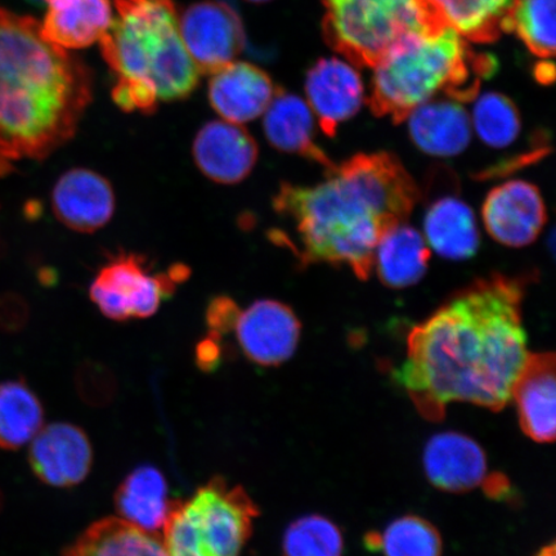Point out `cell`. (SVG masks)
<instances>
[{
  "mask_svg": "<svg viewBox=\"0 0 556 556\" xmlns=\"http://www.w3.org/2000/svg\"><path fill=\"white\" fill-rule=\"evenodd\" d=\"M495 66V59L472 52L450 26L409 34L374 67L368 103L375 115L400 124L440 92L456 102L475 100L482 79L491 78Z\"/></svg>",
  "mask_w": 556,
  "mask_h": 556,
  "instance_id": "obj_5",
  "label": "cell"
},
{
  "mask_svg": "<svg viewBox=\"0 0 556 556\" xmlns=\"http://www.w3.org/2000/svg\"><path fill=\"white\" fill-rule=\"evenodd\" d=\"M192 155L206 178L231 186L250 176L258 162L260 149L240 124L214 121L198 131Z\"/></svg>",
  "mask_w": 556,
  "mask_h": 556,
  "instance_id": "obj_12",
  "label": "cell"
},
{
  "mask_svg": "<svg viewBox=\"0 0 556 556\" xmlns=\"http://www.w3.org/2000/svg\"><path fill=\"white\" fill-rule=\"evenodd\" d=\"M475 128L491 148L503 149L518 138L521 128L519 111L514 102L500 93H486L477 101Z\"/></svg>",
  "mask_w": 556,
  "mask_h": 556,
  "instance_id": "obj_31",
  "label": "cell"
},
{
  "mask_svg": "<svg viewBox=\"0 0 556 556\" xmlns=\"http://www.w3.org/2000/svg\"><path fill=\"white\" fill-rule=\"evenodd\" d=\"M52 208L55 218L65 227L79 233H93L113 218V186L94 170L70 169L53 187Z\"/></svg>",
  "mask_w": 556,
  "mask_h": 556,
  "instance_id": "obj_13",
  "label": "cell"
},
{
  "mask_svg": "<svg viewBox=\"0 0 556 556\" xmlns=\"http://www.w3.org/2000/svg\"><path fill=\"white\" fill-rule=\"evenodd\" d=\"M173 504L165 478L152 467L131 472L115 495L116 510L122 518L150 533H157L164 527Z\"/></svg>",
  "mask_w": 556,
  "mask_h": 556,
  "instance_id": "obj_24",
  "label": "cell"
},
{
  "mask_svg": "<svg viewBox=\"0 0 556 556\" xmlns=\"http://www.w3.org/2000/svg\"><path fill=\"white\" fill-rule=\"evenodd\" d=\"M504 31H516L538 58H553L555 0H516L504 21Z\"/></svg>",
  "mask_w": 556,
  "mask_h": 556,
  "instance_id": "obj_29",
  "label": "cell"
},
{
  "mask_svg": "<svg viewBox=\"0 0 556 556\" xmlns=\"http://www.w3.org/2000/svg\"><path fill=\"white\" fill-rule=\"evenodd\" d=\"M275 92L269 76L248 62L233 61L213 74L208 83V102L215 113L233 124H245L261 116Z\"/></svg>",
  "mask_w": 556,
  "mask_h": 556,
  "instance_id": "obj_18",
  "label": "cell"
},
{
  "mask_svg": "<svg viewBox=\"0 0 556 556\" xmlns=\"http://www.w3.org/2000/svg\"><path fill=\"white\" fill-rule=\"evenodd\" d=\"M92 97L85 62L48 40L37 20L0 9V172L72 141Z\"/></svg>",
  "mask_w": 556,
  "mask_h": 556,
  "instance_id": "obj_3",
  "label": "cell"
},
{
  "mask_svg": "<svg viewBox=\"0 0 556 556\" xmlns=\"http://www.w3.org/2000/svg\"><path fill=\"white\" fill-rule=\"evenodd\" d=\"M224 352L225 346L222 345V340L207 333L197 348L198 365L206 371L215 370L220 364Z\"/></svg>",
  "mask_w": 556,
  "mask_h": 556,
  "instance_id": "obj_34",
  "label": "cell"
},
{
  "mask_svg": "<svg viewBox=\"0 0 556 556\" xmlns=\"http://www.w3.org/2000/svg\"><path fill=\"white\" fill-rule=\"evenodd\" d=\"M536 556H555V546L552 544L551 546H546L542 548V551Z\"/></svg>",
  "mask_w": 556,
  "mask_h": 556,
  "instance_id": "obj_37",
  "label": "cell"
},
{
  "mask_svg": "<svg viewBox=\"0 0 556 556\" xmlns=\"http://www.w3.org/2000/svg\"><path fill=\"white\" fill-rule=\"evenodd\" d=\"M429 258V248L420 232L401 224L382 236L375 252L374 268L386 287L406 289L426 275Z\"/></svg>",
  "mask_w": 556,
  "mask_h": 556,
  "instance_id": "obj_23",
  "label": "cell"
},
{
  "mask_svg": "<svg viewBox=\"0 0 556 556\" xmlns=\"http://www.w3.org/2000/svg\"><path fill=\"white\" fill-rule=\"evenodd\" d=\"M75 381L81 400L89 405L103 406L114 399L116 392L114 375L102 365L83 364L76 372Z\"/></svg>",
  "mask_w": 556,
  "mask_h": 556,
  "instance_id": "obj_32",
  "label": "cell"
},
{
  "mask_svg": "<svg viewBox=\"0 0 556 556\" xmlns=\"http://www.w3.org/2000/svg\"><path fill=\"white\" fill-rule=\"evenodd\" d=\"M437 27L450 26L476 43H492L504 31V21L516 0H419Z\"/></svg>",
  "mask_w": 556,
  "mask_h": 556,
  "instance_id": "obj_22",
  "label": "cell"
},
{
  "mask_svg": "<svg viewBox=\"0 0 556 556\" xmlns=\"http://www.w3.org/2000/svg\"><path fill=\"white\" fill-rule=\"evenodd\" d=\"M190 275L185 264H174L166 273L152 275L144 255L122 252L100 269L89 295L102 315L113 321L149 318Z\"/></svg>",
  "mask_w": 556,
  "mask_h": 556,
  "instance_id": "obj_8",
  "label": "cell"
},
{
  "mask_svg": "<svg viewBox=\"0 0 556 556\" xmlns=\"http://www.w3.org/2000/svg\"><path fill=\"white\" fill-rule=\"evenodd\" d=\"M519 422L534 442L552 443L556 426V380L554 353H530L513 387Z\"/></svg>",
  "mask_w": 556,
  "mask_h": 556,
  "instance_id": "obj_17",
  "label": "cell"
},
{
  "mask_svg": "<svg viewBox=\"0 0 556 556\" xmlns=\"http://www.w3.org/2000/svg\"><path fill=\"white\" fill-rule=\"evenodd\" d=\"M43 421V407L24 381L0 382V446H25L39 433Z\"/></svg>",
  "mask_w": 556,
  "mask_h": 556,
  "instance_id": "obj_27",
  "label": "cell"
},
{
  "mask_svg": "<svg viewBox=\"0 0 556 556\" xmlns=\"http://www.w3.org/2000/svg\"><path fill=\"white\" fill-rule=\"evenodd\" d=\"M93 463L88 437L78 427L55 422L40 429L30 448V465L41 482L73 486L85 481Z\"/></svg>",
  "mask_w": 556,
  "mask_h": 556,
  "instance_id": "obj_14",
  "label": "cell"
},
{
  "mask_svg": "<svg viewBox=\"0 0 556 556\" xmlns=\"http://www.w3.org/2000/svg\"><path fill=\"white\" fill-rule=\"evenodd\" d=\"M249 2H253V3H264V2H268V0H249Z\"/></svg>",
  "mask_w": 556,
  "mask_h": 556,
  "instance_id": "obj_38",
  "label": "cell"
},
{
  "mask_svg": "<svg viewBox=\"0 0 556 556\" xmlns=\"http://www.w3.org/2000/svg\"><path fill=\"white\" fill-rule=\"evenodd\" d=\"M27 308L20 299H5L0 303V328L20 329L26 321Z\"/></svg>",
  "mask_w": 556,
  "mask_h": 556,
  "instance_id": "obj_35",
  "label": "cell"
},
{
  "mask_svg": "<svg viewBox=\"0 0 556 556\" xmlns=\"http://www.w3.org/2000/svg\"><path fill=\"white\" fill-rule=\"evenodd\" d=\"M325 39L357 66L374 68L409 34L442 29L430 23L419 0H325Z\"/></svg>",
  "mask_w": 556,
  "mask_h": 556,
  "instance_id": "obj_7",
  "label": "cell"
},
{
  "mask_svg": "<svg viewBox=\"0 0 556 556\" xmlns=\"http://www.w3.org/2000/svg\"><path fill=\"white\" fill-rule=\"evenodd\" d=\"M233 332L243 356L255 365L273 367L293 357L302 325L289 305L263 299L240 312Z\"/></svg>",
  "mask_w": 556,
  "mask_h": 556,
  "instance_id": "obj_10",
  "label": "cell"
},
{
  "mask_svg": "<svg viewBox=\"0 0 556 556\" xmlns=\"http://www.w3.org/2000/svg\"><path fill=\"white\" fill-rule=\"evenodd\" d=\"M523 294L516 278H484L409 332L405 363L394 377L426 419H443L452 402L492 412L510 402L530 356L521 325Z\"/></svg>",
  "mask_w": 556,
  "mask_h": 556,
  "instance_id": "obj_1",
  "label": "cell"
},
{
  "mask_svg": "<svg viewBox=\"0 0 556 556\" xmlns=\"http://www.w3.org/2000/svg\"><path fill=\"white\" fill-rule=\"evenodd\" d=\"M258 507L241 485L215 477L189 502H176L163 527L168 556H240Z\"/></svg>",
  "mask_w": 556,
  "mask_h": 556,
  "instance_id": "obj_6",
  "label": "cell"
},
{
  "mask_svg": "<svg viewBox=\"0 0 556 556\" xmlns=\"http://www.w3.org/2000/svg\"><path fill=\"white\" fill-rule=\"evenodd\" d=\"M422 463L429 482L451 493L475 490L484 484L489 475L483 448L470 437L456 432L430 438Z\"/></svg>",
  "mask_w": 556,
  "mask_h": 556,
  "instance_id": "obj_16",
  "label": "cell"
},
{
  "mask_svg": "<svg viewBox=\"0 0 556 556\" xmlns=\"http://www.w3.org/2000/svg\"><path fill=\"white\" fill-rule=\"evenodd\" d=\"M264 113V135L273 148L307 159L323 165L326 170L337 165L315 142V114L301 97L276 88L274 99Z\"/></svg>",
  "mask_w": 556,
  "mask_h": 556,
  "instance_id": "obj_19",
  "label": "cell"
},
{
  "mask_svg": "<svg viewBox=\"0 0 556 556\" xmlns=\"http://www.w3.org/2000/svg\"><path fill=\"white\" fill-rule=\"evenodd\" d=\"M483 222L492 239L509 248H525L546 224V206L536 186L509 180L486 194Z\"/></svg>",
  "mask_w": 556,
  "mask_h": 556,
  "instance_id": "obj_11",
  "label": "cell"
},
{
  "mask_svg": "<svg viewBox=\"0 0 556 556\" xmlns=\"http://www.w3.org/2000/svg\"><path fill=\"white\" fill-rule=\"evenodd\" d=\"M417 199L419 191L400 160L377 152L333 166L316 186L282 184L274 208L293 224L298 243L291 248L304 266H346L366 280L382 236L405 224Z\"/></svg>",
  "mask_w": 556,
  "mask_h": 556,
  "instance_id": "obj_2",
  "label": "cell"
},
{
  "mask_svg": "<svg viewBox=\"0 0 556 556\" xmlns=\"http://www.w3.org/2000/svg\"><path fill=\"white\" fill-rule=\"evenodd\" d=\"M41 33L62 48L80 50L96 43L113 21L110 0H47Z\"/></svg>",
  "mask_w": 556,
  "mask_h": 556,
  "instance_id": "obj_21",
  "label": "cell"
},
{
  "mask_svg": "<svg viewBox=\"0 0 556 556\" xmlns=\"http://www.w3.org/2000/svg\"><path fill=\"white\" fill-rule=\"evenodd\" d=\"M309 108L326 136H336L339 124L358 113L364 85L358 73L345 62L328 59L311 68L305 83Z\"/></svg>",
  "mask_w": 556,
  "mask_h": 556,
  "instance_id": "obj_15",
  "label": "cell"
},
{
  "mask_svg": "<svg viewBox=\"0 0 556 556\" xmlns=\"http://www.w3.org/2000/svg\"><path fill=\"white\" fill-rule=\"evenodd\" d=\"M179 30L200 74H215L232 64L245 45L241 21L225 3H194L179 20Z\"/></svg>",
  "mask_w": 556,
  "mask_h": 556,
  "instance_id": "obj_9",
  "label": "cell"
},
{
  "mask_svg": "<svg viewBox=\"0 0 556 556\" xmlns=\"http://www.w3.org/2000/svg\"><path fill=\"white\" fill-rule=\"evenodd\" d=\"M64 556H168L163 540L119 518H106L67 548Z\"/></svg>",
  "mask_w": 556,
  "mask_h": 556,
  "instance_id": "obj_26",
  "label": "cell"
},
{
  "mask_svg": "<svg viewBox=\"0 0 556 556\" xmlns=\"http://www.w3.org/2000/svg\"><path fill=\"white\" fill-rule=\"evenodd\" d=\"M536 78L541 83H553L554 80V66L553 64H541L536 68Z\"/></svg>",
  "mask_w": 556,
  "mask_h": 556,
  "instance_id": "obj_36",
  "label": "cell"
},
{
  "mask_svg": "<svg viewBox=\"0 0 556 556\" xmlns=\"http://www.w3.org/2000/svg\"><path fill=\"white\" fill-rule=\"evenodd\" d=\"M338 526L323 516H305L291 523L282 541L283 556H343Z\"/></svg>",
  "mask_w": 556,
  "mask_h": 556,
  "instance_id": "obj_30",
  "label": "cell"
},
{
  "mask_svg": "<svg viewBox=\"0 0 556 556\" xmlns=\"http://www.w3.org/2000/svg\"><path fill=\"white\" fill-rule=\"evenodd\" d=\"M407 121L414 143L428 155H460L470 142V117L454 100L424 103Z\"/></svg>",
  "mask_w": 556,
  "mask_h": 556,
  "instance_id": "obj_20",
  "label": "cell"
},
{
  "mask_svg": "<svg viewBox=\"0 0 556 556\" xmlns=\"http://www.w3.org/2000/svg\"><path fill=\"white\" fill-rule=\"evenodd\" d=\"M0 505H2V502H0Z\"/></svg>",
  "mask_w": 556,
  "mask_h": 556,
  "instance_id": "obj_39",
  "label": "cell"
},
{
  "mask_svg": "<svg viewBox=\"0 0 556 556\" xmlns=\"http://www.w3.org/2000/svg\"><path fill=\"white\" fill-rule=\"evenodd\" d=\"M367 546L384 556H442L443 551L437 528L416 516L395 519L384 532L370 534Z\"/></svg>",
  "mask_w": 556,
  "mask_h": 556,
  "instance_id": "obj_28",
  "label": "cell"
},
{
  "mask_svg": "<svg viewBox=\"0 0 556 556\" xmlns=\"http://www.w3.org/2000/svg\"><path fill=\"white\" fill-rule=\"evenodd\" d=\"M241 308L235 299L218 295L212 299L206 308V326L211 336L224 340L235 331Z\"/></svg>",
  "mask_w": 556,
  "mask_h": 556,
  "instance_id": "obj_33",
  "label": "cell"
},
{
  "mask_svg": "<svg viewBox=\"0 0 556 556\" xmlns=\"http://www.w3.org/2000/svg\"><path fill=\"white\" fill-rule=\"evenodd\" d=\"M424 229L429 245L443 258L468 260L479 248L476 215L460 199L437 200L427 213Z\"/></svg>",
  "mask_w": 556,
  "mask_h": 556,
  "instance_id": "obj_25",
  "label": "cell"
},
{
  "mask_svg": "<svg viewBox=\"0 0 556 556\" xmlns=\"http://www.w3.org/2000/svg\"><path fill=\"white\" fill-rule=\"evenodd\" d=\"M115 9L100 41L115 75L111 93L116 106L150 115L159 102L190 97L200 72L180 35L174 0H115Z\"/></svg>",
  "mask_w": 556,
  "mask_h": 556,
  "instance_id": "obj_4",
  "label": "cell"
}]
</instances>
